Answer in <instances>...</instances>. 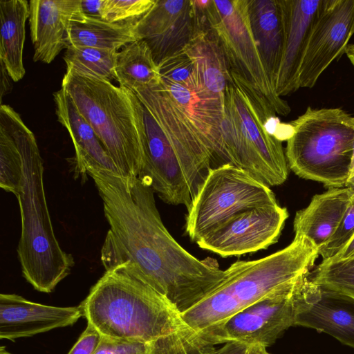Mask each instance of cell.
<instances>
[{
    "mask_svg": "<svg viewBox=\"0 0 354 354\" xmlns=\"http://www.w3.org/2000/svg\"><path fill=\"white\" fill-rule=\"evenodd\" d=\"M102 200L109 229L100 259L105 270L119 267L147 284L181 315L222 282L226 275L216 259L199 260L164 225L154 192L138 177L111 170L87 172Z\"/></svg>",
    "mask_w": 354,
    "mask_h": 354,
    "instance_id": "obj_1",
    "label": "cell"
},
{
    "mask_svg": "<svg viewBox=\"0 0 354 354\" xmlns=\"http://www.w3.org/2000/svg\"><path fill=\"white\" fill-rule=\"evenodd\" d=\"M102 337L153 344L158 354H212L162 295L119 267L105 270L80 304Z\"/></svg>",
    "mask_w": 354,
    "mask_h": 354,
    "instance_id": "obj_2",
    "label": "cell"
},
{
    "mask_svg": "<svg viewBox=\"0 0 354 354\" xmlns=\"http://www.w3.org/2000/svg\"><path fill=\"white\" fill-rule=\"evenodd\" d=\"M133 93L142 105L147 137L138 178L164 202L187 209L212 168V155L162 82Z\"/></svg>",
    "mask_w": 354,
    "mask_h": 354,
    "instance_id": "obj_3",
    "label": "cell"
},
{
    "mask_svg": "<svg viewBox=\"0 0 354 354\" xmlns=\"http://www.w3.org/2000/svg\"><path fill=\"white\" fill-rule=\"evenodd\" d=\"M15 133L22 158L21 187L16 196L21 214L17 249L22 274L33 288L50 293L74 266L55 236L46 199L44 164L32 131L11 106L1 104Z\"/></svg>",
    "mask_w": 354,
    "mask_h": 354,
    "instance_id": "obj_4",
    "label": "cell"
},
{
    "mask_svg": "<svg viewBox=\"0 0 354 354\" xmlns=\"http://www.w3.org/2000/svg\"><path fill=\"white\" fill-rule=\"evenodd\" d=\"M318 256L312 241L295 235L290 245L270 255L236 261L225 270L222 282L181 317L200 337L254 303L295 286L309 274Z\"/></svg>",
    "mask_w": 354,
    "mask_h": 354,
    "instance_id": "obj_5",
    "label": "cell"
},
{
    "mask_svg": "<svg viewBox=\"0 0 354 354\" xmlns=\"http://www.w3.org/2000/svg\"><path fill=\"white\" fill-rule=\"evenodd\" d=\"M62 88L91 124L124 177H138L144 165L147 137L142 105L131 91L111 82L64 74Z\"/></svg>",
    "mask_w": 354,
    "mask_h": 354,
    "instance_id": "obj_6",
    "label": "cell"
},
{
    "mask_svg": "<svg viewBox=\"0 0 354 354\" xmlns=\"http://www.w3.org/2000/svg\"><path fill=\"white\" fill-rule=\"evenodd\" d=\"M276 115L264 96L230 71L223 94L222 164L242 169L269 187L283 183L288 165L282 142L264 126Z\"/></svg>",
    "mask_w": 354,
    "mask_h": 354,
    "instance_id": "obj_7",
    "label": "cell"
},
{
    "mask_svg": "<svg viewBox=\"0 0 354 354\" xmlns=\"http://www.w3.org/2000/svg\"><path fill=\"white\" fill-rule=\"evenodd\" d=\"M351 118L340 108L308 106L290 122L294 134L285 151L288 167L299 177L328 188L345 187L354 142Z\"/></svg>",
    "mask_w": 354,
    "mask_h": 354,
    "instance_id": "obj_8",
    "label": "cell"
},
{
    "mask_svg": "<svg viewBox=\"0 0 354 354\" xmlns=\"http://www.w3.org/2000/svg\"><path fill=\"white\" fill-rule=\"evenodd\" d=\"M278 204L270 187L230 164L212 168L187 208L185 230L196 242L244 211Z\"/></svg>",
    "mask_w": 354,
    "mask_h": 354,
    "instance_id": "obj_9",
    "label": "cell"
},
{
    "mask_svg": "<svg viewBox=\"0 0 354 354\" xmlns=\"http://www.w3.org/2000/svg\"><path fill=\"white\" fill-rule=\"evenodd\" d=\"M205 12L230 71L264 96L277 113L288 115L290 107L277 95L262 62L250 26L247 0H209Z\"/></svg>",
    "mask_w": 354,
    "mask_h": 354,
    "instance_id": "obj_10",
    "label": "cell"
},
{
    "mask_svg": "<svg viewBox=\"0 0 354 354\" xmlns=\"http://www.w3.org/2000/svg\"><path fill=\"white\" fill-rule=\"evenodd\" d=\"M295 285L254 303L207 329L200 337L211 346L232 341L272 345L288 328L295 326L299 308Z\"/></svg>",
    "mask_w": 354,
    "mask_h": 354,
    "instance_id": "obj_11",
    "label": "cell"
},
{
    "mask_svg": "<svg viewBox=\"0 0 354 354\" xmlns=\"http://www.w3.org/2000/svg\"><path fill=\"white\" fill-rule=\"evenodd\" d=\"M354 34V0H324L300 63L299 88H313L323 72L346 53Z\"/></svg>",
    "mask_w": 354,
    "mask_h": 354,
    "instance_id": "obj_12",
    "label": "cell"
},
{
    "mask_svg": "<svg viewBox=\"0 0 354 354\" xmlns=\"http://www.w3.org/2000/svg\"><path fill=\"white\" fill-rule=\"evenodd\" d=\"M288 213L279 204L238 214L196 241L202 249L222 257L266 249L276 243Z\"/></svg>",
    "mask_w": 354,
    "mask_h": 354,
    "instance_id": "obj_13",
    "label": "cell"
},
{
    "mask_svg": "<svg viewBox=\"0 0 354 354\" xmlns=\"http://www.w3.org/2000/svg\"><path fill=\"white\" fill-rule=\"evenodd\" d=\"M308 274L297 283L295 326L327 333L354 348V298L314 283Z\"/></svg>",
    "mask_w": 354,
    "mask_h": 354,
    "instance_id": "obj_14",
    "label": "cell"
},
{
    "mask_svg": "<svg viewBox=\"0 0 354 354\" xmlns=\"http://www.w3.org/2000/svg\"><path fill=\"white\" fill-rule=\"evenodd\" d=\"M196 26L194 0H156L136 23L138 37L146 41L158 65L188 44Z\"/></svg>",
    "mask_w": 354,
    "mask_h": 354,
    "instance_id": "obj_15",
    "label": "cell"
},
{
    "mask_svg": "<svg viewBox=\"0 0 354 354\" xmlns=\"http://www.w3.org/2000/svg\"><path fill=\"white\" fill-rule=\"evenodd\" d=\"M83 317L80 305L57 307L16 294L0 295V338L15 340L72 326Z\"/></svg>",
    "mask_w": 354,
    "mask_h": 354,
    "instance_id": "obj_16",
    "label": "cell"
},
{
    "mask_svg": "<svg viewBox=\"0 0 354 354\" xmlns=\"http://www.w3.org/2000/svg\"><path fill=\"white\" fill-rule=\"evenodd\" d=\"M323 2L324 0H281L285 36L282 58L274 82L275 92L281 97L299 88L300 63Z\"/></svg>",
    "mask_w": 354,
    "mask_h": 354,
    "instance_id": "obj_17",
    "label": "cell"
},
{
    "mask_svg": "<svg viewBox=\"0 0 354 354\" xmlns=\"http://www.w3.org/2000/svg\"><path fill=\"white\" fill-rule=\"evenodd\" d=\"M81 3V0L29 1L34 62L50 64L69 47V29L74 17L82 11Z\"/></svg>",
    "mask_w": 354,
    "mask_h": 354,
    "instance_id": "obj_18",
    "label": "cell"
},
{
    "mask_svg": "<svg viewBox=\"0 0 354 354\" xmlns=\"http://www.w3.org/2000/svg\"><path fill=\"white\" fill-rule=\"evenodd\" d=\"M176 106L209 149L212 168L222 165L223 96L200 89L192 91L180 84L162 80Z\"/></svg>",
    "mask_w": 354,
    "mask_h": 354,
    "instance_id": "obj_19",
    "label": "cell"
},
{
    "mask_svg": "<svg viewBox=\"0 0 354 354\" xmlns=\"http://www.w3.org/2000/svg\"><path fill=\"white\" fill-rule=\"evenodd\" d=\"M53 97L57 120L66 129L73 142L75 177H86L91 169H109L118 174L93 129L68 93L61 88Z\"/></svg>",
    "mask_w": 354,
    "mask_h": 354,
    "instance_id": "obj_20",
    "label": "cell"
},
{
    "mask_svg": "<svg viewBox=\"0 0 354 354\" xmlns=\"http://www.w3.org/2000/svg\"><path fill=\"white\" fill-rule=\"evenodd\" d=\"M352 202L353 192L348 187L328 188L315 195L306 207L296 213L295 235L307 237L319 250L335 234Z\"/></svg>",
    "mask_w": 354,
    "mask_h": 354,
    "instance_id": "obj_21",
    "label": "cell"
},
{
    "mask_svg": "<svg viewBox=\"0 0 354 354\" xmlns=\"http://www.w3.org/2000/svg\"><path fill=\"white\" fill-rule=\"evenodd\" d=\"M247 1L252 34L266 71L274 88L285 36L281 0Z\"/></svg>",
    "mask_w": 354,
    "mask_h": 354,
    "instance_id": "obj_22",
    "label": "cell"
},
{
    "mask_svg": "<svg viewBox=\"0 0 354 354\" xmlns=\"http://www.w3.org/2000/svg\"><path fill=\"white\" fill-rule=\"evenodd\" d=\"M195 8L196 29L185 48L196 62L204 90L221 97L230 79V69L218 40L207 21L205 8Z\"/></svg>",
    "mask_w": 354,
    "mask_h": 354,
    "instance_id": "obj_23",
    "label": "cell"
},
{
    "mask_svg": "<svg viewBox=\"0 0 354 354\" xmlns=\"http://www.w3.org/2000/svg\"><path fill=\"white\" fill-rule=\"evenodd\" d=\"M29 16L26 0L0 1V62L14 82L21 80L26 73L23 51Z\"/></svg>",
    "mask_w": 354,
    "mask_h": 354,
    "instance_id": "obj_24",
    "label": "cell"
},
{
    "mask_svg": "<svg viewBox=\"0 0 354 354\" xmlns=\"http://www.w3.org/2000/svg\"><path fill=\"white\" fill-rule=\"evenodd\" d=\"M137 21L112 23L86 15L82 11L71 22L69 47L87 46L118 51L128 44L140 39L136 28Z\"/></svg>",
    "mask_w": 354,
    "mask_h": 354,
    "instance_id": "obj_25",
    "label": "cell"
},
{
    "mask_svg": "<svg viewBox=\"0 0 354 354\" xmlns=\"http://www.w3.org/2000/svg\"><path fill=\"white\" fill-rule=\"evenodd\" d=\"M116 81L132 92L160 85L162 79L151 51L143 39L128 44L118 53Z\"/></svg>",
    "mask_w": 354,
    "mask_h": 354,
    "instance_id": "obj_26",
    "label": "cell"
},
{
    "mask_svg": "<svg viewBox=\"0 0 354 354\" xmlns=\"http://www.w3.org/2000/svg\"><path fill=\"white\" fill-rule=\"evenodd\" d=\"M118 51L87 46H70L64 60L66 71L111 82L116 80L115 64Z\"/></svg>",
    "mask_w": 354,
    "mask_h": 354,
    "instance_id": "obj_27",
    "label": "cell"
},
{
    "mask_svg": "<svg viewBox=\"0 0 354 354\" xmlns=\"http://www.w3.org/2000/svg\"><path fill=\"white\" fill-rule=\"evenodd\" d=\"M22 175L21 152L9 119L0 109V187L17 196Z\"/></svg>",
    "mask_w": 354,
    "mask_h": 354,
    "instance_id": "obj_28",
    "label": "cell"
},
{
    "mask_svg": "<svg viewBox=\"0 0 354 354\" xmlns=\"http://www.w3.org/2000/svg\"><path fill=\"white\" fill-rule=\"evenodd\" d=\"M308 277L317 285L354 298V255L322 261Z\"/></svg>",
    "mask_w": 354,
    "mask_h": 354,
    "instance_id": "obj_29",
    "label": "cell"
},
{
    "mask_svg": "<svg viewBox=\"0 0 354 354\" xmlns=\"http://www.w3.org/2000/svg\"><path fill=\"white\" fill-rule=\"evenodd\" d=\"M158 66L162 80L192 91L204 90L196 62L185 48L167 57Z\"/></svg>",
    "mask_w": 354,
    "mask_h": 354,
    "instance_id": "obj_30",
    "label": "cell"
},
{
    "mask_svg": "<svg viewBox=\"0 0 354 354\" xmlns=\"http://www.w3.org/2000/svg\"><path fill=\"white\" fill-rule=\"evenodd\" d=\"M156 0H103L102 19L112 23L137 21L146 15Z\"/></svg>",
    "mask_w": 354,
    "mask_h": 354,
    "instance_id": "obj_31",
    "label": "cell"
},
{
    "mask_svg": "<svg viewBox=\"0 0 354 354\" xmlns=\"http://www.w3.org/2000/svg\"><path fill=\"white\" fill-rule=\"evenodd\" d=\"M354 234V200L330 240L319 250L323 261L337 254Z\"/></svg>",
    "mask_w": 354,
    "mask_h": 354,
    "instance_id": "obj_32",
    "label": "cell"
},
{
    "mask_svg": "<svg viewBox=\"0 0 354 354\" xmlns=\"http://www.w3.org/2000/svg\"><path fill=\"white\" fill-rule=\"evenodd\" d=\"M94 354H158L155 344L103 337Z\"/></svg>",
    "mask_w": 354,
    "mask_h": 354,
    "instance_id": "obj_33",
    "label": "cell"
},
{
    "mask_svg": "<svg viewBox=\"0 0 354 354\" xmlns=\"http://www.w3.org/2000/svg\"><path fill=\"white\" fill-rule=\"evenodd\" d=\"M102 338L100 333L91 324H87L86 329L68 354H94Z\"/></svg>",
    "mask_w": 354,
    "mask_h": 354,
    "instance_id": "obj_34",
    "label": "cell"
},
{
    "mask_svg": "<svg viewBox=\"0 0 354 354\" xmlns=\"http://www.w3.org/2000/svg\"><path fill=\"white\" fill-rule=\"evenodd\" d=\"M250 344L241 342H228L219 349H216L212 354H244Z\"/></svg>",
    "mask_w": 354,
    "mask_h": 354,
    "instance_id": "obj_35",
    "label": "cell"
},
{
    "mask_svg": "<svg viewBox=\"0 0 354 354\" xmlns=\"http://www.w3.org/2000/svg\"><path fill=\"white\" fill-rule=\"evenodd\" d=\"M82 10L84 15L96 18L100 17L101 7L103 0L83 1L81 0Z\"/></svg>",
    "mask_w": 354,
    "mask_h": 354,
    "instance_id": "obj_36",
    "label": "cell"
},
{
    "mask_svg": "<svg viewBox=\"0 0 354 354\" xmlns=\"http://www.w3.org/2000/svg\"><path fill=\"white\" fill-rule=\"evenodd\" d=\"M354 255V234L333 257L325 261H336L348 258Z\"/></svg>",
    "mask_w": 354,
    "mask_h": 354,
    "instance_id": "obj_37",
    "label": "cell"
},
{
    "mask_svg": "<svg viewBox=\"0 0 354 354\" xmlns=\"http://www.w3.org/2000/svg\"><path fill=\"white\" fill-rule=\"evenodd\" d=\"M1 100H2L3 96L6 94V93L10 89V80L9 77L11 78L6 69L4 67V65L2 62H1Z\"/></svg>",
    "mask_w": 354,
    "mask_h": 354,
    "instance_id": "obj_38",
    "label": "cell"
},
{
    "mask_svg": "<svg viewBox=\"0 0 354 354\" xmlns=\"http://www.w3.org/2000/svg\"><path fill=\"white\" fill-rule=\"evenodd\" d=\"M244 354H270L266 351V347L262 344H250Z\"/></svg>",
    "mask_w": 354,
    "mask_h": 354,
    "instance_id": "obj_39",
    "label": "cell"
},
{
    "mask_svg": "<svg viewBox=\"0 0 354 354\" xmlns=\"http://www.w3.org/2000/svg\"><path fill=\"white\" fill-rule=\"evenodd\" d=\"M345 54L354 67V44H348Z\"/></svg>",
    "mask_w": 354,
    "mask_h": 354,
    "instance_id": "obj_40",
    "label": "cell"
},
{
    "mask_svg": "<svg viewBox=\"0 0 354 354\" xmlns=\"http://www.w3.org/2000/svg\"><path fill=\"white\" fill-rule=\"evenodd\" d=\"M349 187L353 192V199L354 200V174L348 178L346 186Z\"/></svg>",
    "mask_w": 354,
    "mask_h": 354,
    "instance_id": "obj_41",
    "label": "cell"
},
{
    "mask_svg": "<svg viewBox=\"0 0 354 354\" xmlns=\"http://www.w3.org/2000/svg\"><path fill=\"white\" fill-rule=\"evenodd\" d=\"M353 174H354V142L353 145L352 157H351V162L348 177L353 176Z\"/></svg>",
    "mask_w": 354,
    "mask_h": 354,
    "instance_id": "obj_42",
    "label": "cell"
},
{
    "mask_svg": "<svg viewBox=\"0 0 354 354\" xmlns=\"http://www.w3.org/2000/svg\"><path fill=\"white\" fill-rule=\"evenodd\" d=\"M0 354H11L8 351L6 350V348L4 346H1L0 348Z\"/></svg>",
    "mask_w": 354,
    "mask_h": 354,
    "instance_id": "obj_43",
    "label": "cell"
}]
</instances>
